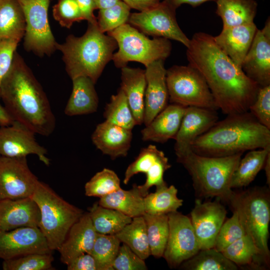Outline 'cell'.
Wrapping results in <instances>:
<instances>
[{
    "label": "cell",
    "instance_id": "bcb514c9",
    "mask_svg": "<svg viewBox=\"0 0 270 270\" xmlns=\"http://www.w3.org/2000/svg\"><path fill=\"white\" fill-rule=\"evenodd\" d=\"M116 270H146L144 260L134 252L127 245L120 246L112 265Z\"/></svg>",
    "mask_w": 270,
    "mask_h": 270
},
{
    "label": "cell",
    "instance_id": "4dcf8cb0",
    "mask_svg": "<svg viewBox=\"0 0 270 270\" xmlns=\"http://www.w3.org/2000/svg\"><path fill=\"white\" fill-rule=\"evenodd\" d=\"M222 252L238 267L250 266L259 268L260 262L269 266L252 238L246 234L230 244Z\"/></svg>",
    "mask_w": 270,
    "mask_h": 270
},
{
    "label": "cell",
    "instance_id": "11a10c76",
    "mask_svg": "<svg viewBox=\"0 0 270 270\" xmlns=\"http://www.w3.org/2000/svg\"><path fill=\"white\" fill-rule=\"evenodd\" d=\"M96 9L102 10L110 7L120 0H92Z\"/></svg>",
    "mask_w": 270,
    "mask_h": 270
},
{
    "label": "cell",
    "instance_id": "8fae6325",
    "mask_svg": "<svg viewBox=\"0 0 270 270\" xmlns=\"http://www.w3.org/2000/svg\"><path fill=\"white\" fill-rule=\"evenodd\" d=\"M176 11L162 1L148 10L130 14L128 23L146 35L176 40L187 48L190 39L180 28Z\"/></svg>",
    "mask_w": 270,
    "mask_h": 270
},
{
    "label": "cell",
    "instance_id": "6da1fadb",
    "mask_svg": "<svg viewBox=\"0 0 270 270\" xmlns=\"http://www.w3.org/2000/svg\"><path fill=\"white\" fill-rule=\"evenodd\" d=\"M186 54L188 64L205 78L218 110L226 115L248 111L260 87L220 48L213 36L194 34Z\"/></svg>",
    "mask_w": 270,
    "mask_h": 270
},
{
    "label": "cell",
    "instance_id": "ba28073f",
    "mask_svg": "<svg viewBox=\"0 0 270 270\" xmlns=\"http://www.w3.org/2000/svg\"><path fill=\"white\" fill-rule=\"evenodd\" d=\"M108 34L118 44V50L114 54L112 60L118 68L126 66L130 62H140L146 67L154 61L164 60L172 51L170 40L160 37L150 39L128 23Z\"/></svg>",
    "mask_w": 270,
    "mask_h": 270
},
{
    "label": "cell",
    "instance_id": "836d02e7",
    "mask_svg": "<svg viewBox=\"0 0 270 270\" xmlns=\"http://www.w3.org/2000/svg\"><path fill=\"white\" fill-rule=\"evenodd\" d=\"M121 242L127 245L134 252L145 260L150 256L146 224L143 216L133 218L115 234Z\"/></svg>",
    "mask_w": 270,
    "mask_h": 270
},
{
    "label": "cell",
    "instance_id": "3957f363",
    "mask_svg": "<svg viewBox=\"0 0 270 270\" xmlns=\"http://www.w3.org/2000/svg\"><path fill=\"white\" fill-rule=\"evenodd\" d=\"M270 146V129L249 111L227 115L196 138L191 150L204 156L224 157Z\"/></svg>",
    "mask_w": 270,
    "mask_h": 270
},
{
    "label": "cell",
    "instance_id": "74e56055",
    "mask_svg": "<svg viewBox=\"0 0 270 270\" xmlns=\"http://www.w3.org/2000/svg\"><path fill=\"white\" fill-rule=\"evenodd\" d=\"M120 242L115 235L96 232L90 254L97 262L100 270H114L112 263L118 254Z\"/></svg>",
    "mask_w": 270,
    "mask_h": 270
},
{
    "label": "cell",
    "instance_id": "8992f818",
    "mask_svg": "<svg viewBox=\"0 0 270 270\" xmlns=\"http://www.w3.org/2000/svg\"><path fill=\"white\" fill-rule=\"evenodd\" d=\"M227 202L232 211L237 212L246 234L252 238L270 265V194L268 188L255 186L234 191Z\"/></svg>",
    "mask_w": 270,
    "mask_h": 270
},
{
    "label": "cell",
    "instance_id": "f546056e",
    "mask_svg": "<svg viewBox=\"0 0 270 270\" xmlns=\"http://www.w3.org/2000/svg\"><path fill=\"white\" fill-rule=\"evenodd\" d=\"M270 146L249 150L241 158L231 179V188H242L248 186L258 174L263 169Z\"/></svg>",
    "mask_w": 270,
    "mask_h": 270
},
{
    "label": "cell",
    "instance_id": "d6986e66",
    "mask_svg": "<svg viewBox=\"0 0 270 270\" xmlns=\"http://www.w3.org/2000/svg\"><path fill=\"white\" fill-rule=\"evenodd\" d=\"M164 60L150 64L145 70L146 88L143 124L148 125L168 104Z\"/></svg>",
    "mask_w": 270,
    "mask_h": 270
},
{
    "label": "cell",
    "instance_id": "db71d44e",
    "mask_svg": "<svg viewBox=\"0 0 270 270\" xmlns=\"http://www.w3.org/2000/svg\"><path fill=\"white\" fill-rule=\"evenodd\" d=\"M13 121L4 106L0 104V126H8Z\"/></svg>",
    "mask_w": 270,
    "mask_h": 270
},
{
    "label": "cell",
    "instance_id": "cb8c5ba5",
    "mask_svg": "<svg viewBox=\"0 0 270 270\" xmlns=\"http://www.w3.org/2000/svg\"><path fill=\"white\" fill-rule=\"evenodd\" d=\"M186 107L170 104L142 130V138L164 144L175 138Z\"/></svg>",
    "mask_w": 270,
    "mask_h": 270
},
{
    "label": "cell",
    "instance_id": "603a6c76",
    "mask_svg": "<svg viewBox=\"0 0 270 270\" xmlns=\"http://www.w3.org/2000/svg\"><path fill=\"white\" fill-rule=\"evenodd\" d=\"M258 28L254 22L223 28L214 36L220 48L239 67L248 53Z\"/></svg>",
    "mask_w": 270,
    "mask_h": 270
},
{
    "label": "cell",
    "instance_id": "1f68e13d",
    "mask_svg": "<svg viewBox=\"0 0 270 270\" xmlns=\"http://www.w3.org/2000/svg\"><path fill=\"white\" fill-rule=\"evenodd\" d=\"M88 212L96 232L104 234L115 235L132 218L116 210L102 206L98 202L88 208Z\"/></svg>",
    "mask_w": 270,
    "mask_h": 270
},
{
    "label": "cell",
    "instance_id": "7a4b0ae2",
    "mask_svg": "<svg viewBox=\"0 0 270 270\" xmlns=\"http://www.w3.org/2000/svg\"><path fill=\"white\" fill-rule=\"evenodd\" d=\"M0 99L13 120L40 136H48L54 132L56 119L46 94L16 51L2 81Z\"/></svg>",
    "mask_w": 270,
    "mask_h": 270
},
{
    "label": "cell",
    "instance_id": "7c38bea8",
    "mask_svg": "<svg viewBox=\"0 0 270 270\" xmlns=\"http://www.w3.org/2000/svg\"><path fill=\"white\" fill-rule=\"evenodd\" d=\"M168 215L169 234L162 257L174 268L196 254L200 248L190 217L178 211Z\"/></svg>",
    "mask_w": 270,
    "mask_h": 270
},
{
    "label": "cell",
    "instance_id": "60d3db41",
    "mask_svg": "<svg viewBox=\"0 0 270 270\" xmlns=\"http://www.w3.org/2000/svg\"><path fill=\"white\" fill-rule=\"evenodd\" d=\"M52 253H32L4 260V270H48L52 268Z\"/></svg>",
    "mask_w": 270,
    "mask_h": 270
},
{
    "label": "cell",
    "instance_id": "5bb4252c",
    "mask_svg": "<svg viewBox=\"0 0 270 270\" xmlns=\"http://www.w3.org/2000/svg\"><path fill=\"white\" fill-rule=\"evenodd\" d=\"M35 134L24 124L14 120L8 126H0V156L20 158L34 154L44 164L49 166L48 150L36 142Z\"/></svg>",
    "mask_w": 270,
    "mask_h": 270
},
{
    "label": "cell",
    "instance_id": "7dc6e473",
    "mask_svg": "<svg viewBox=\"0 0 270 270\" xmlns=\"http://www.w3.org/2000/svg\"><path fill=\"white\" fill-rule=\"evenodd\" d=\"M171 167L168 158L165 156L157 162L146 173L145 182L142 185H138V188L143 197L149 193L150 188L153 186L158 187L166 184L164 180V172Z\"/></svg>",
    "mask_w": 270,
    "mask_h": 270
},
{
    "label": "cell",
    "instance_id": "9f6ffc18",
    "mask_svg": "<svg viewBox=\"0 0 270 270\" xmlns=\"http://www.w3.org/2000/svg\"><path fill=\"white\" fill-rule=\"evenodd\" d=\"M266 177L267 184L270 186V154L268 156L266 160L264 168Z\"/></svg>",
    "mask_w": 270,
    "mask_h": 270
},
{
    "label": "cell",
    "instance_id": "83f0119b",
    "mask_svg": "<svg viewBox=\"0 0 270 270\" xmlns=\"http://www.w3.org/2000/svg\"><path fill=\"white\" fill-rule=\"evenodd\" d=\"M100 198L98 202L100 206L116 210L132 218L142 216L146 213L144 197L136 184L130 190L121 188Z\"/></svg>",
    "mask_w": 270,
    "mask_h": 270
},
{
    "label": "cell",
    "instance_id": "7bdbcfd3",
    "mask_svg": "<svg viewBox=\"0 0 270 270\" xmlns=\"http://www.w3.org/2000/svg\"><path fill=\"white\" fill-rule=\"evenodd\" d=\"M232 212V216L222 224L216 239L214 248L220 252L246 234L237 212Z\"/></svg>",
    "mask_w": 270,
    "mask_h": 270
},
{
    "label": "cell",
    "instance_id": "d4e9b609",
    "mask_svg": "<svg viewBox=\"0 0 270 270\" xmlns=\"http://www.w3.org/2000/svg\"><path fill=\"white\" fill-rule=\"evenodd\" d=\"M127 98L136 125L143 124L146 88L145 70L125 66L121 68L120 88Z\"/></svg>",
    "mask_w": 270,
    "mask_h": 270
},
{
    "label": "cell",
    "instance_id": "277c9868",
    "mask_svg": "<svg viewBox=\"0 0 270 270\" xmlns=\"http://www.w3.org/2000/svg\"><path fill=\"white\" fill-rule=\"evenodd\" d=\"M56 47L62 54L66 70L72 80L84 76L96 84L112 60L118 44L112 37L99 30L97 24L88 22L82 36L70 34L64 42L57 43Z\"/></svg>",
    "mask_w": 270,
    "mask_h": 270
},
{
    "label": "cell",
    "instance_id": "30bf717a",
    "mask_svg": "<svg viewBox=\"0 0 270 270\" xmlns=\"http://www.w3.org/2000/svg\"><path fill=\"white\" fill-rule=\"evenodd\" d=\"M25 20L24 46L26 50L39 56H50L56 44L48 20L50 0H18Z\"/></svg>",
    "mask_w": 270,
    "mask_h": 270
},
{
    "label": "cell",
    "instance_id": "d6a6232c",
    "mask_svg": "<svg viewBox=\"0 0 270 270\" xmlns=\"http://www.w3.org/2000/svg\"><path fill=\"white\" fill-rule=\"evenodd\" d=\"M178 190L167 184L156 187L154 192L144 197L145 212L152 215L168 214L177 211L182 206L183 200L178 196Z\"/></svg>",
    "mask_w": 270,
    "mask_h": 270
},
{
    "label": "cell",
    "instance_id": "52a82bcc",
    "mask_svg": "<svg viewBox=\"0 0 270 270\" xmlns=\"http://www.w3.org/2000/svg\"><path fill=\"white\" fill-rule=\"evenodd\" d=\"M31 197L40 211L38 228L46 238L50 248L52 251L58 250L70 228L84 212L40 180Z\"/></svg>",
    "mask_w": 270,
    "mask_h": 270
},
{
    "label": "cell",
    "instance_id": "f1b7e54d",
    "mask_svg": "<svg viewBox=\"0 0 270 270\" xmlns=\"http://www.w3.org/2000/svg\"><path fill=\"white\" fill-rule=\"evenodd\" d=\"M25 20L18 0H0V40L20 42L25 32Z\"/></svg>",
    "mask_w": 270,
    "mask_h": 270
},
{
    "label": "cell",
    "instance_id": "b9f144b4",
    "mask_svg": "<svg viewBox=\"0 0 270 270\" xmlns=\"http://www.w3.org/2000/svg\"><path fill=\"white\" fill-rule=\"evenodd\" d=\"M165 156L164 152L154 145L150 144L142 148L135 160L128 166L124 174V184H127L134 175L138 173L146 174Z\"/></svg>",
    "mask_w": 270,
    "mask_h": 270
},
{
    "label": "cell",
    "instance_id": "e0dca14e",
    "mask_svg": "<svg viewBox=\"0 0 270 270\" xmlns=\"http://www.w3.org/2000/svg\"><path fill=\"white\" fill-rule=\"evenodd\" d=\"M245 74L260 88L270 85V18L258 29L242 65Z\"/></svg>",
    "mask_w": 270,
    "mask_h": 270
},
{
    "label": "cell",
    "instance_id": "d590c367",
    "mask_svg": "<svg viewBox=\"0 0 270 270\" xmlns=\"http://www.w3.org/2000/svg\"><path fill=\"white\" fill-rule=\"evenodd\" d=\"M144 219L150 255L162 257L169 234L168 214L152 215L145 213Z\"/></svg>",
    "mask_w": 270,
    "mask_h": 270
},
{
    "label": "cell",
    "instance_id": "681fc988",
    "mask_svg": "<svg viewBox=\"0 0 270 270\" xmlns=\"http://www.w3.org/2000/svg\"><path fill=\"white\" fill-rule=\"evenodd\" d=\"M68 270H100L94 258L90 253H84L66 265Z\"/></svg>",
    "mask_w": 270,
    "mask_h": 270
},
{
    "label": "cell",
    "instance_id": "e575fe53",
    "mask_svg": "<svg viewBox=\"0 0 270 270\" xmlns=\"http://www.w3.org/2000/svg\"><path fill=\"white\" fill-rule=\"evenodd\" d=\"M178 268L186 270H237L238 266L214 248L201 249Z\"/></svg>",
    "mask_w": 270,
    "mask_h": 270
},
{
    "label": "cell",
    "instance_id": "816d5d0a",
    "mask_svg": "<svg viewBox=\"0 0 270 270\" xmlns=\"http://www.w3.org/2000/svg\"><path fill=\"white\" fill-rule=\"evenodd\" d=\"M130 8L140 11L150 8L160 2V0H122Z\"/></svg>",
    "mask_w": 270,
    "mask_h": 270
},
{
    "label": "cell",
    "instance_id": "c3c4849f",
    "mask_svg": "<svg viewBox=\"0 0 270 270\" xmlns=\"http://www.w3.org/2000/svg\"><path fill=\"white\" fill-rule=\"evenodd\" d=\"M19 42L14 40H0V86L11 66Z\"/></svg>",
    "mask_w": 270,
    "mask_h": 270
},
{
    "label": "cell",
    "instance_id": "f35d334b",
    "mask_svg": "<svg viewBox=\"0 0 270 270\" xmlns=\"http://www.w3.org/2000/svg\"><path fill=\"white\" fill-rule=\"evenodd\" d=\"M120 188V179L118 175L112 170L106 168L96 172L84 186L86 196L100 198Z\"/></svg>",
    "mask_w": 270,
    "mask_h": 270
},
{
    "label": "cell",
    "instance_id": "5b68a950",
    "mask_svg": "<svg viewBox=\"0 0 270 270\" xmlns=\"http://www.w3.org/2000/svg\"><path fill=\"white\" fill-rule=\"evenodd\" d=\"M242 154L224 157L201 156L192 150L176 160L191 176L197 196L228 202L234 191L230 184Z\"/></svg>",
    "mask_w": 270,
    "mask_h": 270
},
{
    "label": "cell",
    "instance_id": "9c48e42d",
    "mask_svg": "<svg viewBox=\"0 0 270 270\" xmlns=\"http://www.w3.org/2000/svg\"><path fill=\"white\" fill-rule=\"evenodd\" d=\"M166 82L171 104L218 110L205 78L189 64L167 70Z\"/></svg>",
    "mask_w": 270,
    "mask_h": 270
},
{
    "label": "cell",
    "instance_id": "2e32d148",
    "mask_svg": "<svg viewBox=\"0 0 270 270\" xmlns=\"http://www.w3.org/2000/svg\"><path fill=\"white\" fill-rule=\"evenodd\" d=\"M52 250L38 227L0 230V258L7 260L32 254H50Z\"/></svg>",
    "mask_w": 270,
    "mask_h": 270
},
{
    "label": "cell",
    "instance_id": "9a60e30c",
    "mask_svg": "<svg viewBox=\"0 0 270 270\" xmlns=\"http://www.w3.org/2000/svg\"><path fill=\"white\" fill-rule=\"evenodd\" d=\"M227 214L225 206L218 198L202 202L195 200L190 214V220L197 238L200 250L214 247L218 232L225 221Z\"/></svg>",
    "mask_w": 270,
    "mask_h": 270
},
{
    "label": "cell",
    "instance_id": "4fadbf2b",
    "mask_svg": "<svg viewBox=\"0 0 270 270\" xmlns=\"http://www.w3.org/2000/svg\"><path fill=\"white\" fill-rule=\"evenodd\" d=\"M38 182L26 157L0 156V200L30 197Z\"/></svg>",
    "mask_w": 270,
    "mask_h": 270
},
{
    "label": "cell",
    "instance_id": "484cf974",
    "mask_svg": "<svg viewBox=\"0 0 270 270\" xmlns=\"http://www.w3.org/2000/svg\"><path fill=\"white\" fill-rule=\"evenodd\" d=\"M72 80L71 94L64 112L68 116H75L92 114L97 111L98 97L95 84L86 76H78Z\"/></svg>",
    "mask_w": 270,
    "mask_h": 270
},
{
    "label": "cell",
    "instance_id": "ee69618b",
    "mask_svg": "<svg viewBox=\"0 0 270 270\" xmlns=\"http://www.w3.org/2000/svg\"><path fill=\"white\" fill-rule=\"evenodd\" d=\"M52 16L61 26L67 28L84 20L76 0H58L52 7Z\"/></svg>",
    "mask_w": 270,
    "mask_h": 270
},
{
    "label": "cell",
    "instance_id": "8d00e7d4",
    "mask_svg": "<svg viewBox=\"0 0 270 270\" xmlns=\"http://www.w3.org/2000/svg\"><path fill=\"white\" fill-rule=\"evenodd\" d=\"M103 115L105 120L128 130H132L136 125L126 96L120 88L111 96Z\"/></svg>",
    "mask_w": 270,
    "mask_h": 270
},
{
    "label": "cell",
    "instance_id": "ab89813d",
    "mask_svg": "<svg viewBox=\"0 0 270 270\" xmlns=\"http://www.w3.org/2000/svg\"><path fill=\"white\" fill-rule=\"evenodd\" d=\"M130 8L122 0L106 8L100 10L96 17L99 30L103 33L108 32L128 23Z\"/></svg>",
    "mask_w": 270,
    "mask_h": 270
},
{
    "label": "cell",
    "instance_id": "44dd1931",
    "mask_svg": "<svg viewBox=\"0 0 270 270\" xmlns=\"http://www.w3.org/2000/svg\"><path fill=\"white\" fill-rule=\"evenodd\" d=\"M96 235L88 212H84L70 228L58 250L61 262L67 265L84 253L90 254Z\"/></svg>",
    "mask_w": 270,
    "mask_h": 270
},
{
    "label": "cell",
    "instance_id": "ac0fdd59",
    "mask_svg": "<svg viewBox=\"0 0 270 270\" xmlns=\"http://www.w3.org/2000/svg\"><path fill=\"white\" fill-rule=\"evenodd\" d=\"M218 119L216 110L186 107L174 138V149L176 157L191 150V145L194 140L212 127Z\"/></svg>",
    "mask_w": 270,
    "mask_h": 270
},
{
    "label": "cell",
    "instance_id": "f907efd6",
    "mask_svg": "<svg viewBox=\"0 0 270 270\" xmlns=\"http://www.w3.org/2000/svg\"><path fill=\"white\" fill-rule=\"evenodd\" d=\"M82 12L84 20L88 22L97 24L94 11L96 10L92 0H76Z\"/></svg>",
    "mask_w": 270,
    "mask_h": 270
},
{
    "label": "cell",
    "instance_id": "f5cc1de1",
    "mask_svg": "<svg viewBox=\"0 0 270 270\" xmlns=\"http://www.w3.org/2000/svg\"><path fill=\"white\" fill-rule=\"evenodd\" d=\"M210 0L216 2L217 0H164L163 1L176 10L184 4H187L193 7H196L205 2Z\"/></svg>",
    "mask_w": 270,
    "mask_h": 270
},
{
    "label": "cell",
    "instance_id": "f6af8a7d",
    "mask_svg": "<svg viewBox=\"0 0 270 270\" xmlns=\"http://www.w3.org/2000/svg\"><path fill=\"white\" fill-rule=\"evenodd\" d=\"M248 111L262 124L270 129V85L260 88Z\"/></svg>",
    "mask_w": 270,
    "mask_h": 270
},
{
    "label": "cell",
    "instance_id": "4316f807",
    "mask_svg": "<svg viewBox=\"0 0 270 270\" xmlns=\"http://www.w3.org/2000/svg\"><path fill=\"white\" fill-rule=\"evenodd\" d=\"M216 14L221 18L223 28L254 22L258 4L255 0H217Z\"/></svg>",
    "mask_w": 270,
    "mask_h": 270
},
{
    "label": "cell",
    "instance_id": "ffe728a7",
    "mask_svg": "<svg viewBox=\"0 0 270 270\" xmlns=\"http://www.w3.org/2000/svg\"><path fill=\"white\" fill-rule=\"evenodd\" d=\"M39 208L32 197L0 200V230L38 227Z\"/></svg>",
    "mask_w": 270,
    "mask_h": 270
},
{
    "label": "cell",
    "instance_id": "7402d4cb",
    "mask_svg": "<svg viewBox=\"0 0 270 270\" xmlns=\"http://www.w3.org/2000/svg\"><path fill=\"white\" fill-rule=\"evenodd\" d=\"M93 144L112 160L126 156L132 138V130L106 120L98 124L91 136Z\"/></svg>",
    "mask_w": 270,
    "mask_h": 270
}]
</instances>
